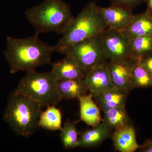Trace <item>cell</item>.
I'll return each instance as SVG.
<instances>
[{"mask_svg":"<svg viewBox=\"0 0 152 152\" xmlns=\"http://www.w3.org/2000/svg\"><path fill=\"white\" fill-rule=\"evenodd\" d=\"M54 47L40 40L38 36L25 38H6L4 52L11 74L35 70L36 68L50 64Z\"/></svg>","mask_w":152,"mask_h":152,"instance_id":"1","label":"cell"},{"mask_svg":"<svg viewBox=\"0 0 152 152\" xmlns=\"http://www.w3.org/2000/svg\"><path fill=\"white\" fill-rule=\"evenodd\" d=\"M42 107L16 89L9 95L3 119L17 136L30 137L37 130Z\"/></svg>","mask_w":152,"mask_h":152,"instance_id":"2","label":"cell"},{"mask_svg":"<svg viewBox=\"0 0 152 152\" xmlns=\"http://www.w3.org/2000/svg\"><path fill=\"white\" fill-rule=\"evenodd\" d=\"M25 15L37 36L48 32L63 34L74 18L70 7L63 0H44L26 10Z\"/></svg>","mask_w":152,"mask_h":152,"instance_id":"3","label":"cell"},{"mask_svg":"<svg viewBox=\"0 0 152 152\" xmlns=\"http://www.w3.org/2000/svg\"><path fill=\"white\" fill-rule=\"evenodd\" d=\"M98 6L90 2L73 18L56 45L55 52L62 53L75 44L101 34L107 28L97 10Z\"/></svg>","mask_w":152,"mask_h":152,"instance_id":"4","label":"cell"},{"mask_svg":"<svg viewBox=\"0 0 152 152\" xmlns=\"http://www.w3.org/2000/svg\"><path fill=\"white\" fill-rule=\"evenodd\" d=\"M16 89L35 101L42 107L56 106L61 101L58 90V81L51 71L26 72L20 80Z\"/></svg>","mask_w":152,"mask_h":152,"instance_id":"5","label":"cell"},{"mask_svg":"<svg viewBox=\"0 0 152 152\" xmlns=\"http://www.w3.org/2000/svg\"><path fill=\"white\" fill-rule=\"evenodd\" d=\"M101 34L75 44L62 54L77 61L86 73L94 67L107 62Z\"/></svg>","mask_w":152,"mask_h":152,"instance_id":"6","label":"cell"},{"mask_svg":"<svg viewBox=\"0 0 152 152\" xmlns=\"http://www.w3.org/2000/svg\"><path fill=\"white\" fill-rule=\"evenodd\" d=\"M101 34L104 53L108 61H121L134 59L129 39L121 31L107 28Z\"/></svg>","mask_w":152,"mask_h":152,"instance_id":"7","label":"cell"},{"mask_svg":"<svg viewBox=\"0 0 152 152\" xmlns=\"http://www.w3.org/2000/svg\"><path fill=\"white\" fill-rule=\"evenodd\" d=\"M137 61L133 58L121 61H108L107 67L114 86L129 92L135 88L132 80V70Z\"/></svg>","mask_w":152,"mask_h":152,"instance_id":"8","label":"cell"},{"mask_svg":"<svg viewBox=\"0 0 152 152\" xmlns=\"http://www.w3.org/2000/svg\"><path fill=\"white\" fill-rule=\"evenodd\" d=\"M97 10L108 28L121 31L129 26L134 16L132 10L113 5L107 7L98 6Z\"/></svg>","mask_w":152,"mask_h":152,"instance_id":"9","label":"cell"},{"mask_svg":"<svg viewBox=\"0 0 152 152\" xmlns=\"http://www.w3.org/2000/svg\"><path fill=\"white\" fill-rule=\"evenodd\" d=\"M84 80L91 94L116 88L112 83L107 67V62L92 68L86 73Z\"/></svg>","mask_w":152,"mask_h":152,"instance_id":"10","label":"cell"},{"mask_svg":"<svg viewBox=\"0 0 152 152\" xmlns=\"http://www.w3.org/2000/svg\"><path fill=\"white\" fill-rule=\"evenodd\" d=\"M51 72L58 81L71 79H84L86 72L77 61L65 56L62 59L53 63Z\"/></svg>","mask_w":152,"mask_h":152,"instance_id":"11","label":"cell"},{"mask_svg":"<svg viewBox=\"0 0 152 152\" xmlns=\"http://www.w3.org/2000/svg\"><path fill=\"white\" fill-rule=\"evenodd\" d=\"M111 137L115 148L118 151L134 152L140 148L132 123L115 130Z\"/></svg>","mask_w":152,"mask_h":152,"instance_id":"12","label":"cell"},{"mask_svg":"<svg viewBox=\"0 0 152 152\" xmlns=\"http://www.w3.org/2000/svg\"><path fill=\"white\" fill-rule=\"evenodd\" d=\"M128 94L129 92L115 88L91 94L100 110L104 112L115 107L126 105Z\"/></svg>","mask_w":152,"mask_h":152,"instance_id":"13","label":"cell"},{"mask_svg":"<svg viewBox=\"0 0 152 152\" xmlns=\"http://www.w3.org/2000/svg\"><path fill=\"white\" fill-rule=\"evenodd\" d=\"M81 120L88 126L94 127L102 122L99 108L93 98L91 93L86 94L78 99Z\"/></svg>","mask_w":152,"mask_h":152,"instance_id":"14","label":"cell"},{"mask_svg":"<svg viewBox=\"0 0 152 152\" xmlns=\"http://www.w3.org/2000/svg\"><path fill=\"white\" fill-rule=\"evenodd\" d=\"M111 135L112 131L102 122L93 129L79 132V147L91 148L97 146Z\"/></svg>","mask_w":152,"mask_h":152,"instance_id":"15","label":"cell"},{"mask_svg":"<svg viewBox=\"0 0 152 152\" xmlns=\"http://www.w3.org/2000/svg\"><path fill=\"white\" fill-rule=\"evenodd\" d=\"M121 32L129 40L140 36L152 35V18L145 12L134 15L129 26Z\"/></svg>","mask_w":152,"mask_h":152,"instance_id":"16","label":"cell"},{"mask_svg":"<svg viewBox=\"0 0 152 152\" xmlns=\"http://www.w3.org/2000/svg\"><path fill=\"white\" fill-rule=\"evenodd\" d=\"M58 90L61 100L78 99L80 97L89 91L84 79L59 81Z\"/></svg>","mask_w":152,"mask_h":152,"instance_id":"17","label":"cell"},{"mask_svg":"<svg viewBox=\"0 0 152 152\" xmlns=\"http://www.w3.org/2000/svg\"><path fill=\"white\" fill-rule=\"evenodd\" d=\"M102 120V122L111 131L132 123L126 105L115 107L104 112Z\"/></svg>","mask_w":152,"mask_h":152,"instance_id":"18","label":"cell"},{"mask_svg":"<svg viewBox=\"0 0 152 152\" xmlns=\"http://www.w3.org/2000/svg\"><path fill=\"white\" fill-rule=\"evenodd\" d=\"M61 113L56 106H49L42 112L39 119V126L49 131L61 130L62 128Z\"/></svg>","mask_w":152,"mask_h":152,"instance_id":"19","label":"cell"},{"mask_svg":"<svg viewBox=\"0 0 152 152\" xmlns=\"http://www.w3.org/2000/svg\"><path fill=\"white\" fill-rule=\"evenodd\" d=\"M60 131V139L65 148L70 149L79 147V133L75 123L67 121Z\"/></svg>","mask_w":152,"mask_h":152,"instance_id":"20","label":"cell"},{"mask_svg":"<svg viewBox=\"0 0 152 152\" xmlns=\"http://www.w3.org/2000/svg\"><path fill=\"white\" fill-rule=\"evenodd\" d=\"M129 40L131 53L134 59L138 61L152 52V35L137 37Z\"/></svg>","mask_w":152,"mask_h":152,"instance_id":"21","label":"cell"},{"mask_svg":"<svg viewBox=\"0 0 152 152\" xmlns=\"http://www.w3.org/2000/svg\"><path fill=\"white\" fill-rule=\"evenodd\" d=\"M132 80L135 88H152V75L137 62L133 66Z\"/></svg>","mask_w":152,"mask_h":152,"instance_id":"22","label":"cell"},{"mask_svg":"<svg viewBox=\"0 0 152 152\" xmlns=\"http://www.w3.org/2000/svg\"><path fill=\"white\" fill-rule=\"evenodd\" d=\"M112 5L123 7L132 11L141 3L142 0H110Z\"/></svg>","mask_w":152,"mask_h":152,"instance_id":"23","label":"cell"},{"mask_svg":"<svg viewBox=\"0 0 152 152\" xmlns=\"http://www.w3.org/2000/svg\"><path fill=\"white\" fill-rule=\"evenodd\" d=\"M138 62L152 75V52L140 58Z\"/></svg>","mask_w":152,"mask_h":152,"instance_id":"24","label":"cell"},{"mask_svg":"<svg viewBox=\"0 0 152 152\" xmlns=\"http://www.w3.org/2000/svg\"><path fill=\"white\" fill-rule=\"evenodd\" d=\"M140 152H152V139L146 141L139 148Z\"/></svg>","mask_w":152,"mask_h":152,"instance_id":"25","label":"cell"},{"mask_svg":"<svg viewBox=\"0 0 152 152\" xmlns=\"http://www.w3.org/2000/svg\"><path fill=\"white\" fill-rule=\"evenodd\" d=\"M147 10L145 12L148 15L152 18V0H146Z\"/></svg>","mask_w":152,"mask_h":152,"instance_id":"26","label":"cell"}]
</instances>
